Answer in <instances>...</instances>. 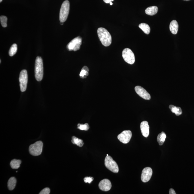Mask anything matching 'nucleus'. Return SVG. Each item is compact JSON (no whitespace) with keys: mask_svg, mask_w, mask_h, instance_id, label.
I'll list each match as a JSON object with an SVG mask.
<instances>
[{"mask_svg":"<svg viewBox=\"0 0 194 194\" xmlns=\"http://www.w3.org/2000/svg\"><path fill=\"white\" fill-rule=\"evenodd\" d=\"M98 34L99 39L104 46L108 47L111 45L112 38L111 34L105 29L102 27L99 28Z\"/></svg>","mask_w":194,"mask_h":194,"instance_id":"f257e3e1","label":"nucleus"},{"mask_svg":"<svg viewBox=\"0 0 194 194\" xmlns=\"http://www.w3.org/2000/svg\"><path fill=\"white\" fill-rule=\"evenodd\" d=\"M44 69L43 59L39 56H37L35 60V77L38 81H40L43 79L44 74Z\"/></svg>","mask_w":194,"mask_h":194,"instance_id":"f03ea898","label":"nucleus"},{"mask_svg":"<svg viewBox=\"0 0 194 194\" xmlns=\"http://www.w3.org/2000/svg\"><path fill=\"white\" fill-rule=\"evenodd\" d=\"M70 9V3L67 0L64 1L60 9L59 20L61 23H64L66 21Z\"/></svg>","mask_w":194,"mask_h":194,"instance_id":"7ed1b4c3","label":"nucleus"},{"mask_svg":"<svg viewBox=\"0 0 194 194\" xmlns=\"http://www.w3.org/2000/svg\"><path fill=\"white\" fill-rule=\"evenodd\" d=\"M43 143L41 141L31 144L29 148V153L34 156H37L41 154L43 151Z\"/></svg>","mask_w":194,"mask_h":194,"instance_id":"20e7f679","label":"nucleus"},{"mask_svg":"<svg viewBox=\"0 0 194 194\" xmlns=\"http://www.w3.org/2000/svg\"><path fill=\"white\" fill-rule=\"evenodd\" d=\"M105 165L107 169L113 172H118L119 169L118 164L111 156H106L105 159Z\"/></svg>","mask_w":194,"mask_h":194,"instance_id":"39448f33","label":"nucleus"},{"mask_svg":"<svg viewBox=\"0 0 194 194\" xmlns=\"http://www.w3.org/2000/svg\"><path fill=\"white\" fill-rule=\"evenodd\" d=\"M122 56L125 61L128 63L133 65L135 61L134 53L130 49L126 48L122 52Z\"/></svg>","mask_w":194,"mask_h":194,"instance_id":"423d86ee","label":"nucleus"},{"mask_svg":"<svg viewBox=\"0 0 194 194\" xmlns=\"http://www.w3.org/2000/svg\"><path fill=\"white\" fill-rule=\"evenodd\" d=\"M20 89L21 92L26 90L28 82V75L26 70H22L20 73L19 77Z\"/></svg>","mask_w":194,"mask_h":194,"instance_id":"0eeeda50","label":"nucleus"},{"mask_svg":"<svg viewBox=\"0 0 194 194\" xmlns=\"http://www.w3.org/2000/svg\"><path fill=\"white\" fill-rule=\"evenodd\" d=\"M82 42V38L78 36V37L75 38L73 39L70 43L68 44L67 45V49L69 51H76L80 48V46L81 45Z\"/></svg>","mask_w":194,"mask_h":194,"instance_id":"6e6552de","label":"nucleus"},{"mask_svg":"<svg viewBox=\"0 0 194 194\" xmlns=\"http://www.w3.org/2000/svg\"><path fill=\"white\" fill-rule=\"evenodd\" d=\"M132 136V133L129 130L124 131L119 135L118 138L121 142L124 144H127L129 142Z\"/></svg>","mask_w":194,"mask_h":194,"instance_id":"1a4fd4ad","label":"nucleus"},{"mask_svg":"<svg viewBox=\"0 0 194 194\" xmlns=\"http://www.w3.org/2000/svg\"><path fill=\"white\" fill-rule=\"evenodd\" d=\"M153 174V170L151 168L146 167L143 170L141 179L143 182H148L150 179Z\"/></svg>","mask_w":194,"mask_h":194,"instance_id":"9d476101","label":"nucleus"},{"mask_svg":"<svg viewBox=\"0 0 194 194\" xmlns=\"http://www.w3.org/2000/svg\"><path fill=\"white\" fill-rule=\"evenodd\" d=\"M135 90L137 94L144 99L149 100L151 99L150 95L144 88L140 86H136L135 87Z\"/></svg>","mask_w":194,"mask_h":194,"instance_id":"9b49d317","label":"nucleus"},{"mask_svg":"<svg viewBox=\"0 0 194 194\" xmlns=\"http://www.w3.org/2000/svg\"><path fill=\"white\" fill-rule=\"evenodd\" d=\"M99 187L102 191H108L111 189V184L109 179H104L100 181L99 184Z\"/></svg>","mask_w":194,"mask_h":194,"instance_id":"f8f14e48","label":"nucleus"},{"mask_svg":"<svg viewBox=\"0 0 194 194\" xmlns=\"http://www.w3.org/2000/svg\"><path fill=\"white\" fill-rule=\"evenodd\" d=\"M140 128L143 136L145 137H147L149 135L150 129L148 122L146 121L142 122L141 124Z\"/></svg>","mask_w":194,"mask_h":194,"instance_id":"ddd939ff","label":"nucleus"},{"mask_svg":"<svg viewBox=\"0 0 194 194\" xmlns=\"http://www.w3.org/2000/svg\"><path fill=\"white\" fill-rule=\"evenodd\" d=\"M179 26L178 23L176 20H173L171 22L170 25V30L173 34H176L178 30Z\"/></svg>","mask_w":194,"mask_h":194,"instance_id":"4468645a","label":"nucleus"},{"mask_svg":"<svg viewBox=\"0 0 194 194\" xmlns=\"http://www.w3.org/2000/svg\"><path fill=\"white\" fill-rule=\"evenodd\" d=\"M158 7L156 6H151L148 7L145 10V13L150 16L155 15L158 12Z\"/></svg>","mask_w":194,"mask_h":194,"instance_id":"2eb2a0df","label":"nucleus"},{"mask_svg":"<svg viewBox=\"0 0 194 194\" xmlns=\"http://www.w3.org/2000/svg\"><path fill=\"white\" fill-rule=\"evenodd\" d=\"M169 108L171 110V112L175 113L177 116H180L182 114V111L180 107H177L173 105H170Z\"/></svg>","mask_w":194,"mask_h":194,"instance_id":"dca6fc26","label":"nucleus"},{"mask_svg":"<svg viewBox=\"0 0 194 194\" xmlns=\"http://www.w3.org/2000/svg\"><path fill=\"white\" fill-rule=\"evenodd\" d=\"M16 182H17V181H16L15 177H11L9 179L8 182V186L9 189L11 191L14 190L15 187Z\"/></svg>","mask_w":194,"mask_h":194,"instance_id":"f3484780","label":"nucleus"},{"mask_svg":"<svg viewBox=\"0 0 194 194\" xmlns=\"http://www.w3.org/2000/svg\"><path fill=\"white\" fill-rule=\"evenodd\" d=\"M166 136L165 133L163 132L159 134L157 137V141L160 145H162L165 141Z\"/></svg>","mask_w":194,"mask_h":194,"instance_id":"a211bd4d","label":"nucleus"},{"mask_svg":"<svg viewBox=\"0 0 194 194\" xmlns=\"http://www.w3.org/2000/svg\"><path fill=\"white\" fill-rule=\"evenodd\" d=\"M139 27L143 31L144 33L149 34L150 32V28L149 25L145 23H141L139 25Z\"/></svg>","mask_w":194,"mask_h":194,"instance_id":"6ab92c4d","label":"nucleus"},{"mask_svg":"<svg viewBox=\"0 0 194 194\" xmlns=\"http://www.w3.org/2000/svg\"><path fill=\"white\" fill-rule=\"evenodd\" d=\"M21 163V160L14 159L11 161L10 166L13 169H18L20 168V164Z\"/></svg>","mask_w":194,"mask_h":194,"instance_id":"aec40b11","label":"nucleus"},{"mask_svg":"<svg viewBox=\"0 0 194 194\" xmlns=\"http://www.w3.org/2000/svg\"><path fill=\"white\" fill-rule=\"evenodd\" d=\"M71 142L74 144H76V145L79 146L80 147H81L83 145L84 143L83 140L81 139H79L77 138L76 137L73 136L72 137V140Z\"/></svg>","mask_w":194,"mask_h":194,"instance_id":"412c9836","label":"nucleus"},{"mask_svg":"<svg viewBox=\"0 0 194 194\" xmlns=\"http://www.w3.org/2000/svg\"><path fill=\"white\" fill-rule=\"evenodd\" d=\"M17 46L16 44H14L10 47L9 51V54L11 56H13L17 53Z\"/></svg>","mask_w":194,"mask_h":194,"instance_id":"4be33fe9","label":"nucleus"},{"mask_svg":"<svg viewBox=\"0 0 194 194\" xmlns=\"http://www.w3.org/2000/svg\"><path fill=\"white\" fill-rule=\"evenodd\" d=\"M77 127V129L81 130L86 131L88 130L89 128V126L88 123H85L84 124H78Z\"/></svg>","mask_w":194,"mask_h":194,"instance_id":"5701e85b","label":"nucleus"},{"mask_svg":"<svg viewBox=\"0 0 194 194\" xmlns=\"http://www.w3.org/2000/svg\"><path fill=\"white\" fill-rule=\"evenodd\" d=\"M0 21L2 26L3 27H6L7 26V18L6 16H2L0 17Z\"/></svg>","mask_w":194,"mask_h":194,"instance_id":"b1692460","label":"nucleus"},{"mask_svg":"<svg viewBox=\"0 0 194 194\" xmlns=\"http://www.w3.org/2000/svg\"><path fill=\"white\" fill-rule=\"evenodd\" d=\"M89 71L85 70V69L82 68L81 72L80 74V78H84L86 77L89 75Z\"/></svg>","mask_w":194,"mask_h":194,"instance_id":"393cba45","label":"nucleus"},{"mask_svg":"<svg viewBox=\"0 0 194 194\" xmlns=\"http://www.w3.org/2000/svg\"><path fill=\"white\" fill-rule=\"evenodd\" d=\"M94 178L91 177H86L84 178V182L86 183H89L90 184L92 181L94 180Z\"/></svg>","mask_w":194,"mask_h":194,"instance_id":"a878e982","label":"nucleus"},{"mask_svg":"<svg viewBox=\"0 0 194 194\" xmlns=\"http://www.w3.org/2000/svg\"><path fill=\"white\" fill-rule=\"evenodd\" d=\"M50 193V189L49 188H46L40 192V194H49Z\"/></svg>","mask_w":194,"mask_h":194,"instance_id":"bb28decb","label":"nucleus"},{"mask_svg":"<svg viewBox=\"0 0 194 194\" xmlns=\"http://www.w3.org/2000/svg\"><path fill=\"white\" fill-rule=\"evenodd\" d=\"M169 193L170 194H176V193L174 191V189H172V188H171V189H170Z\"/></svg>","mask_w":194,"mask_h":194,"instance_id":"cd10ccee","label":"nucleus"},{"mask_svg":"<svg viewBox=\"0 0 194 194\" xmlns=\"http://www.w3.org/2000/svg\"><path fill=\"white\" fill-rule=\"evenodd\" d=\"M114 0H103L104 2L106 3H109L111 2L114 1Z\"/></svg>","mask_w":194,"mask_h":194,"instance_id":"c85d7f7f","label":"nucleus"},{"mask_svg":"<svg viewBox=\"0 0 194 194\" xmlns=\"http://www.w3.org/2000/svg\"><path fill=\"white\" fill-rule=\"evenodd\" d=\"M82 68L83 69H85V70H87L88 71H89L88 68L87 66H85L83 67V68Z\"/></svg>","mask_w":194,"mask_h":194,"instance_id":"c756f323","label":"nucleus"},{"mask_svg":"<svg viewBox=\"0 0 194 194\" xmlns=\"http://www.w3.org/2000/svg\"><path fill=\"white\" fill-rule=\"evenodd\" d=\"M110 4L111 5H113V3L112 2H110Z\"/></svg>","mask_w":194,"mask_h":194,"instance_id":"7c9ffc66","label":"nucleus"},{"mask_svg":"<svg viewBox=\"0 0 194 194\" xmlns=\"http://www.w3.org/2000/svg\"><path fill=\"white\" fill-rule=\"evenodd\" d=\"M2 1V0H0V2H1Z\"/></svg>","mask_w":194,"mask_h":194,"instance_id":"2f4dec72","label":"nucleus"},{"mask_svg":"<svg viewBox=\"0 0 194 194\" xmlns=\"http://www.w3.org/2000/svg\"><path fill=\"white\" fill-rule=\"evenodd\" d=\"M184 1H189V0H184Z\"/></svg>","mask_w":194,"mask_h":194,"instance_id":"473e14b6","label":"nucleus"},{"mask_svg":"<svg viewBox=\"0 0 194 194\" xmlns=\"http://www.w3.org/2000/svg\"><path fill=\"white\" fill-rule=\"evenodd\" d=\"M109 156L107 154V156Z\"/></svg>","mask_w":194,"mask_h":194,"instance_id":"72a5a7b5","label":"nucleus"}]
</instances>
